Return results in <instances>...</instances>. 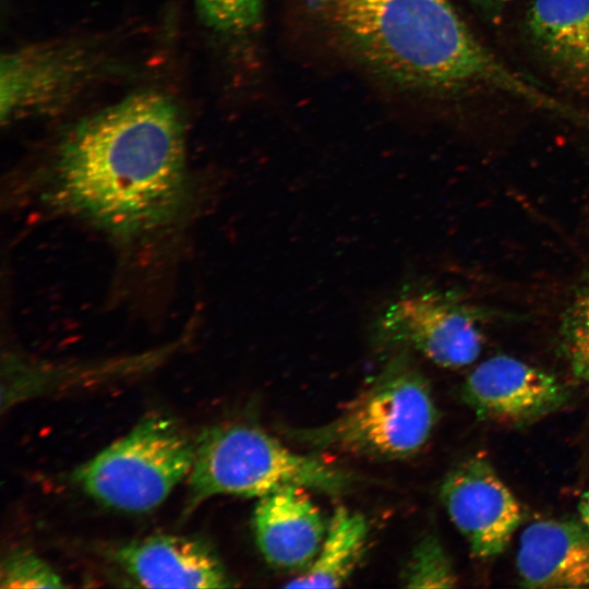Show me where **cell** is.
<instances>
[{
  "label": "cell",
  "instance_id": "obj_1",
  "mask_svg": "<svg viewBox=\"0 0 589 589\" xmlns=\"http://www.w3.org/2000/svg\"><path fill=\"white\" fill-rule=\"evenodd\" d=\"M52 196L121 239L155 233L187 208L183 124L166 96H130L77 123L52 165Z\"/></svg>",
  "mask_w": 589,
  "mask_h": 589
},
{
  "label": "cell",
  "instance_id": "obj_2",
  "mask_svg": "<svg viewBox=\"0 0 589 589\" xmlns=\"http://www.w3.org/2000/svg\"><path fill=\"white\" fill-rule=\"evenodd\" d=\"M312 5L349 56L398 86L433 94L501 92L536 108L565 109L497 59L450 0H313Z\"/></svg>",
  "mask_w": 589,
  "mask_h": 589
},
{
  "label": "cell",
  "instance_id": "obj_3",
  "mask_svg": "<svg viewBox=\"0 0 589 589\" xmlns=\"http://www.w3.org/2000/svg\"><path fill=\"white\" fill-rule=\"evenodd\" d=\"M437 410L428 380L396 351L370 386L332 421L290 434L311 448L381 460L417 454L430 438Z\"/></svg>",
  "mask_w": 589,
  "mask_h": 589
},
{
  "label": "cell",
  "instance_id": "obj_4",
  "mask_svg": "<svg viewBox=\"0 0 589 589\" xmlns=\"http://www.w3.org/2000/svg\"><path fill=\"white\" fill-rule=\"evenodd\" d=\"M350 483L337 466L293 452L256 426L228 423L196 441L185 510L215 495L261 497L290 485L337 494Z\"/></svg>",
  "mask_w": 589,
  "mask_h": 589
},
{
  "label": "cell",
  "instance_id": "obj_5",
  "mask_svg": "<svg viewBox=\"0 0 589 589\" xmlns=\"http://www.w3.org/2000/svg\"><path fill=\"white\" fill-rule=\"evenodd\" d=\"M196 441L172 419L146 418L73 472V480L98 503L127 513L159 506L189 476Z\"/></svg>",
  "mask_w": 589,
  "mask_h": 589
},
{
  "label": "cell",
  "instance_id": "obj_6",
  "mask_svg": "<svg viewBox=\"0 0 589 589\" xmlns=\"http://www.w3.org/2000/svg\"><path fill=\"white\" fill-rule=\"evenodd\" d=\"M372 338L387 351H418L447 369L474 362L483 336L472 315L455 300L435 290L399 293L376 316Z\"/></svg>",
  "mask_w": 589,
  "mask_h": 589
},
{
  "label": "cell",
  "instance_id": "obj_7",
  "mask_svg": "<svg viewBox=\"0 0 589 589\" xmlns=\"http://www.w3.org/2000/svg\"><path fill=\"white\" fill-rule=\"evenodd\" d=\"M441 498L478 558L501 554L521 521L517 500L482 455L462 461L446 476Z\"/></svg>",
  "mask_w": 589,
  "mask_h": 589
},
{
  "label": "cell",
  "instance_id": "obj_8",
  "mask_svg": "<svg viewBox=\"0 0 589 589\" xmlns=\"http://www.w3.org/2000/svg\"><path fill=\"white\" fill-rule=\"evenodd\" d=\"M461 398L479 418L518 426L557 410L566 401L567 390L551 373L498 354L470 372Z\"/></svg>",
  "mask_w": 589,
  "mask_h": 589
},
{
  "label": "cell",
  "instance_id": "obj_9",
  "mask_svg": "<svg viewBox=\"0 0 589 589\" xmlns=\"http://www.w3.org/2000/svg\"><path fill=\"white\" fill-rule=\"evenodd\" d=\"M93 57L81 48L43 45L2 57L1 119L46 109L59 103L93 73Z\"/></svg>",
  "mask_w": 589,
  "mask_h": 589
},
{
  "label": "cell",
  "instance_id": "obj_10",
  "mask_svg": "<svg viewBox=\"0 0 589 589\" xmlns=\"http://www.w3.org/2000/svg\"><path fill=\"white\" fill-rule=\"evenodd\" d=\"M115 561L148 588H226L232 586L215 550L199 538L158 534L116 550Z\"/></svg>",
  "mask_w": 589,
  "mask_h": 589
},
{
  "label": "cell",
  "instance_id": "obj_11",
  "mask_svg": "<svg viewBox=\"0 0 589 589\" xmlns=\"http://www.w3.org/2000/svg\"><path fill=\"white\" fill-rule=\"evenodd\" d=\"M252 524L266 562L288 570H305L311 565L327 529L305 488L294 485L259 497Z\"/></svg>",
  "mask_w": 589,
  "mask_h": 589
},
{
  "label": "cell",
  "instance_id": "obj_12",
  "mask_svg": "<svg viewBox=\"0 0 589 589\" xmlns=\"http://www.w3.org/2000/svg\"><path fill=\"white\" fill-rule=\"evenodd\" d=\"M516 566L529 588H589V528L543 519L520 533Z\"/></svg>",
  "mask_w": 589,
  "mask_h": 589
},
{
  "label": "cell",
  "instance_id": "obj_13",
  "mask_svg": "<svg viewBox=\"0 0 589 589\" xmlns=\"http://www.w3.org/2000/svg\"><path fill=\"white\" fill-rule=\"evenodd\" d=\"M525 21L552 70L575 86H588L589 0H532Z\"/></svg>",
  "mask_w": 589,
  "mask_h": 589
},
{
  "label": "cell",
  "instance_id": "obj_14",
  "mask_svg": "<svg viewBox=\"0 0 589 589\" xmlns=\"http://www.w3.org/2000/svg\"><path fill=\"white\" fill-rule=\"evenodd\" d=\"M365 518L345 506L335 508L325 537L311 565L285 587L338 588L361 561L368 540Z\"/></svg>",
  "mask_w": 589,
  "mask_h": 589
},
{
  "label": "cell",
  "instance_id": "obj_15",
  "mask_svg": "<svg viewBox=\"0 0 589 589\" xmlns=\"http://www.w3.org/2000/svg\"><path fill=\"white\" fill-rule=\"evenodd\" d=\"M561 346L573 375L589 388V277L567 308Z\"/></svg>",
  "mask_w": 589,
  "mask_h": 589
},
{
  "label": "cell",
  "instance_id": "obj_16",
  "mask_svg": "<svg viewBox=\"0 0 589 589\" xmlns=\"http://www.w3.org/2000/svg\"><path fill=\"white\" fill-rule=\"evenodd\" d=\"M401 580L408 588H453L458 577L438 538L428 534L412 550Z\"/></svg>",
  "mask_w": 589,
  "mask_h": 589
},
{
  "label": "cell",
  "instance_id": "obj_17",
  "mask_svg": "<svg viewBox=\"0 0 589 589\" xmlns=\"http://www.w3.org/2000/svg\"><path fill=\"white\" fill-rule=\"evenodd\" d=\"M1 588H62L65 585L52 567L28 550H15L1 563Z\"/></svg>",
  "mask_w": 589,
  "mask_h": 589
},
{
  "label": "cell",
  "instance_id": "obj_18",
  "mask_svg": "<svg viewBox=\"0 0 589 589\" xmlns=\"http://www.w3.org/2000/svg\"><path fill=\"white\" fill-rule=\"evenodd\" d=\"M201 17L224 32L251 28L261 14L262 0H195Z\"/></svg>",
  "mask_w": 589,
  "mask_h": 589
},
{
  "label": "cell",
  "instance_id": "obj_19",
  "mask_svg": "<svg viewBox=\"0 0 589 589\" xmlns=\"http://www.w3.org/2000/svg\"><path fill=\"white\" fill-rule=\"evenodd\" d=\"M578 508L582 524L589 528V490L581 496Z\"/></svg>",
  "mask_w": 589,
  "mask_h": 589
},
{
  "label": "cell",
  "instance_id": "obj_20",
  "mask_svg": "<svg viewBox=\"0 0 589 589\" xmlns=\"http://www.w3.org/2000/svg\"><path fill=\"white\" fill-rule=\"evenodd\" d=\"M485 10H496L512 0H470Z\"/></svg>",
  "mask_w": 589,
  "mask_h": 589
}]
</instances>
